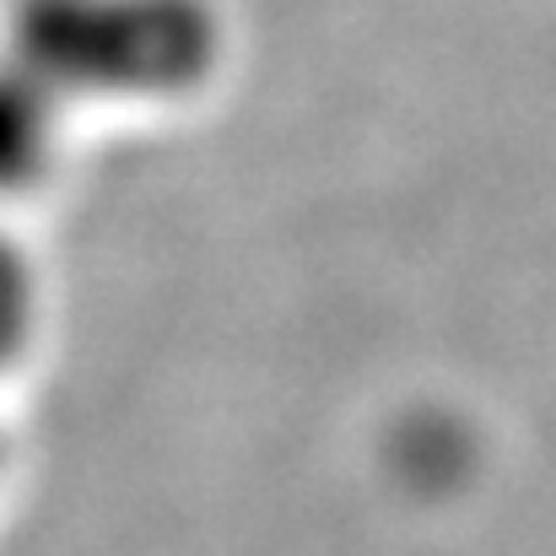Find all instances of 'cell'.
Returning <instances> with one entry per match:
<instances>
[{
	"label": "cell",
	"mask_w": 556,
	"mask_h": 556,
	"mask_svg": "<svg viewBox=\"0 0 556 556\" xmlns=\"http://www.w3.org/2000/svg\"><path fill=\"white\" fill-rule=\"evenodd\" d=\"M0 465H5V438H0Z\"/></svg>",
	"instance_id": "4"
},
{
	"label": "cell",
	"mask_w": 556,
	"mask_h": 556,
	"mask_svg": "<svg viewBox=\"0 0 556 556\" xmlns=\"http://www.w3.org/2000/svg\"><path fill=\"white\" fill-rule=\"evenodd\" d=\"M38 330V270L11 232H0V372L16 368Z\"/></svg>",
	"instance_id": "3"
},
{
	"label": "cell",
	"mask_w": 556,
	"mask_h": 556,
	"mask_svg": "<svg viewBox=\"0 0 556 556\" xmlns=\"http://www.w3.org/2000/svg\"><path fill=\"white\" fill-rule=\"evenodd\" d=\"M5 54L76 103H174L222 65L211 0H16Z\"/></svg>",
	"instance_id": "1"
},
{
	"label": "cell",
	"mask_w": 556,
	"mask_h": 556,
	"mask_svg": "<svg viewBox=\"0 0 556 556\" xmlns=\"http://www.w3.org/2000/svg\"><path fill=\"white\" fill-rule=\"evenodd\" d=\"M65 119L71 103L38 71L0 49V200L27 194L54 174Z\"/></svg>",
	"instance_id": "2"
}]
</instances>
